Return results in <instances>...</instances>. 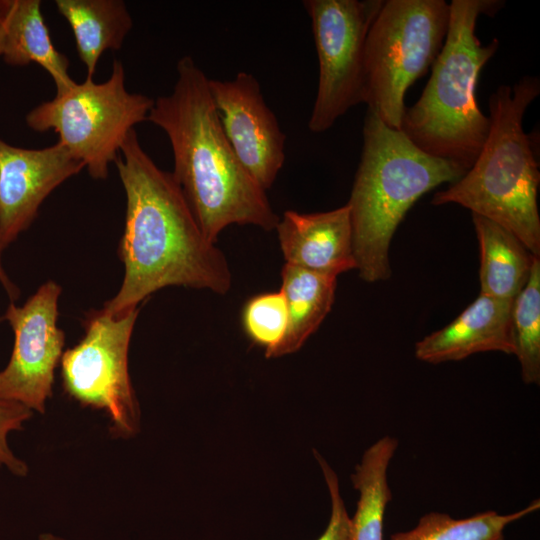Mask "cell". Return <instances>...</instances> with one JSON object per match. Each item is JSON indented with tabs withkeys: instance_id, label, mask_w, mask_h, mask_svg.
I'll return each instance as SVG.
<instances>
[{
	"instance_id": "cell-1",
	"label": "cell",
	"mask_w": 540,
	"mask_h": 540,
	"mask_svg": "<svg viewBox=\"0 0 540 540\" xmlns=\"http://www.w3.org/2000/svg\"><path fill=\"white\" fill-rule=\"evenodd\" d=\"M114 163L126 194L118 249L124 278L103 310L122 315L167 286L226 294L232 275L223 252L206 238L172 173L153 162L135 129L127 134Z\"/></svg>"
},
{
	"instance_id": "cell-2",
	"label": "cell",
	"mask_w": 540,
	"mask_h": 540,
	"mask_svg": "<svg viewBox=\"0 0 540 540\" xmlns=\"http://www.w3.org/2000/svg\"><path fill=\"white\" fill-rule=\"evenodd\" d=\"M169 95L154 100L147 120L168 136L172 173L204 235L216 243L229 225L276 228L279 217L266 191L250 176L229 144L209 87V78L191 56L177 63Z\"/></svg>"
},
{
	"instance_id": "cell-3",
	"label": "cell",
	"mask_w": 540,
	"mask_h": 540,
	"mask_svg": "<svg viewBox=\"0 0 540 540\" xmlns=\"http://www.w3.org/2000/svg\"><path fill=\"white\" fill-rule=\"evenodd\" d=\"M465 172L424 152L367 108L361 158L347 203L356 269L364 281L390 277V243L407 212L425 193L456 182Z\"/></svg>"
},
{
	"instance_id": "cell-4",
	"label": "cell",
	"mask_w": 540,
	"mask_h": 540,
	"mask_svg": "<svg viewBox=\"0 0 540 540\" xmlns=\"http://www.w3.org/2000/svg\"><path fill=\"white\" fill-rule=\"evenodd\" d=\"M539 93L536 76L500 85L488 101L490 128L477 158L460 179L431 200L435 206L460 205L499 224L535 257L540 256V172L523 117Z\"/></svg>"
},
{
	"instance_id": "cell-5",
	"label": "cell",
	"mask_w": 540,
	"mask_h": 540,
	"mask_svg": "<svg viewBox=\"0 0 540 540\" xmlns=\"http://www.w3.org/2000/svg\"><path fill=\"white\" fill-rule=\"evenodd\" d=\"M448 31L419 99L406 107L400 130L424 152L466 171L477 158L490 128L479 108L476 86L482 68L499 48L476 36L482 15L494 16L500 0H452Z\"/></svg>"
},
{
	"instance_id": "cell-6",
	"label": "cell",
	"mask_w": 540,
	"mask_h": 540,
	"mask_svg": "<svg viewBox=\"0 0 540 540\" xmlns=\"http://www.w3.org/2000/svg\"><path fill=\"white\" fill-rule=\"evenodd\" d=\"M444 0H384L365 43L364 104L400 129L409 87L432 67L448 31Z\"/></svg>"
},
{
	"instance_id": "cell-7",
	"label": "cell",
	"mask_w": 540,
	"mask_h": 540,
	"mask_svg": "<svg viewBox=\"0 0 540 540\" xmlns=\"http://www.w3.org/2000/svg\"><path fill=\"white\" fill-rule=\"evenodd\" d=\"M153 105L152 98L126 89L123 64L115 59L108 80L96 83L86 78L75 83L31 109L25 120L36 132L53 130L57 142L83 163L92 178L104 180L127 134L147 120Z\"/></svg>"
},
{
	"instance_id": "cell-8",
	"label": "cell",
	"mask_w": 540,
	"mask_h": 540,
	"mask_svg": "<svg viewBox=\"0 0 540 540\" xmlns=\"http://www.w3.org/2000/svg\"><path fill=\"white\" fill-rule=\"evenodd\" d=\"M138 308L119 316L89 312L85 334L63 352L65 393L84 407L103 411L116 437L131 438L140 429V409L128 372V350Z\"/></svg>"
},
{
	"instance_id": "cell-9",
	"label": "cell",
	"mask_w": 540,
	"mask_h": 540,
	"mask_svg": "<svg viewBox=\"0 0 540 540\" xmlns=\"http://www.w3.org/2000/svg\"><path fill=\"white\" fill-rule=\"evenodd\" d=\"M384 0H305L319 65L318 87L308 128L330 129L364 103L365 43Z\"/></svg>"
},
{
	"instance_id": "cell-10",
	"label": "cell",
	"mask_w": 540,
	"mask_h": 540,
	"mask_svg": "<svg viewBox=\"0 0 540 540\" xmlns=\"http://www.w3.org/2000/svg\"><path fill=\"white\" fill-rule=\"evenodd\" d=\"M60 295V285L50 280L22 306L9 304L3 318L14 332V345L0 371V400L45 412L65 343V334L57 326Z\"/></svg>"
},
{
	"instance_id": "cell-11",
	"label": "cell",
	"mask_w": 540,
	"mask_h": 540,
	"mask_svg": "<svg viewBox=\"0 0 540 540\" xmlns=\"http://www.w3.org/2000/svg\"><path fill=\"white\" fill-rule=\"evenodd\" d=\"M209 87L235 155L264 191L270 189L285 161L286 136L266 104L258 80L239 72L228 81L209 79Z\"/></svg>"
},
{
	"instance_id": "cell-12",
	"label": "cell",
	"mask_w": 540,
	"mask_h": 540,
	"mask_svg": "<svg viewBox=\"0 0 540 540\" xmlns=\"http://www.w3.org/2000/svg\"><path fill=\"white\" fill-rule=\"evenodd\" d=\"M85 166L56 142L41 149L0 138V244L4 250L37 216L47 196Z\"/></svg>"
},
{
	"instance_id": "cell-13",
	"label": "cell",
	"mask_w": 540,
	"mask_h": 540,
	"mask_svg": "<svg viewBox=\"0 0 540 540\" xmlns=\"http://www.w3.org/2000/svg\"><path fill=\"white\" fill-rule=\"evenodd\" d=\"M275 229L285 264L335 277L356 269L347 204L325 212L287 210Z\"/></svg>"
},
{
	"instance_id": "cell-14",
	"label": "cell",
	"mask_w": 540,
	"mask_h": 540,
	"mask_svg": "<svg viewBox=\"0 0 540 540\" xmlns=\"http://www.w3.org/2000/svg\"><path fill=\"white\" fill-rule=\"evenodd\" d=\"M512 304L513 300L480 294L451 323L418 341L415 357L438 364L480 352L514 354Z\"/></svg>"
},
{
	"instance_id": "cell-15",
	"label": "cell",
	"mask_w": 540,
	"mask_h": 540,
	"mask_svg": "<svg viewBox=\"0 0 540 540\" xmlns=\"http://www.w3.org/2000/svg\"><path fill=\"white\" fill-rule=\"evenodd\" d=\"M1 57L12 66L39 64L54 81L56 94L76 82L69 75V60L54 46L39 0H9L5 12Z\"/></svg>"
},
{
	"instance_id": "cell-16",
	"label": "cell",
	"mask_w": 540,
	"mask_h": 540,
	"mask_svg": "<svg viewBox=\"0 0 540 540\" xmlns=\"http://www.w3.org/2000/svg\"><path fill=\"white\" fill-rule=\"evenodd\" d=\"M480 249V294L513 300L528 281L535 257L510 231L472 214Z\"/></svg>"
},
{
	"instance_id": "cell-17",
	"label": "cell",
	"mask_w": 540,
	"mask_h": 540,
	"mask_svg": "<svg viewBox=\"0 0 540 540\" xmlns=\"http://www.w3.org/2000/svg\"><path fill=\"white\" fill-rule=\"evenodd\" d=\"M58 12L73 32L78 56L93 78L107 49L118 50L132 29L133 20L121 0H56Z\"/></svg>"
},
{
	"instance_id": "cell-18",
	"label": "cell",
	"mask_w": 540,
	"mask_h": 540,
	"mask_svg": "<svg viewBox=\"0 0 540 540\" xmlns=\"http://www.w3.org/2000/svg\"><path fill=\"white\" fill-rule=\"evenodd\" d=\"M281 292L287 306V329L269 358L298 351L319 328L332 308L337 277L285 264Z\"/></svg>"
},
{
	"instance_id": "cell-19",
	"label": "cell",
	"mask_w": 540,
	"mask_h": 540,
	"mask_svg": "<svg viewBox=\"0 0 540 540\" xmlns=\"http://www.w3.org/2000/svg\"><path fill=\"white\" fill-rule=\"evenodd\" d=\"M398 440L386 435L369 446L351 475L358 492L356 510L349 523L348 540H384V518L392 493L388 467Z\"/></svg>"
},
{
	"instance_id": "cell-20",
	"label": "cell",
	"mask_w": 540,
	"mask_h": 540,
	"mask_svg": "<svg viewBox=\"0 0 540 540\" xmlns=\"http://www.w3.org/2000/svg\"><path fill=\"white\" fill-rule=\"evenodd\" d=\"M539 508L537 499L508 514L488 510L456 519L444 512L431 511L423 515L413 528L391 534L389 540H504L507 526Z\"/></svg>"
},
{
	"instance_id": "cell-21",
	"label": "cell",
	"mask_w": 540,
	"mask_h": 540,
	"mask_svg": "<svg viewBox=\"0 0 540 540\" xmlns=\"http://www.w3.org/2000/svg\"><path fill=\"white\" fill-rule=\"evenodd\" d=\"M514 355L525 384L540 383V261L535 258L528 281L513 299Z\"/></svg>"
},
{
	"instance_id": "cell-22",
	"label": "cell",
	"mask_w": 540,
	"mask_h": 540,
	"mask_svg": "<svg viewBox=\"0 0 540 540\" xmlns=\"http://www.w3.org/2000/svg\"><path fill=\"white\" fill-rule=\"evenodd\" d=\"M287 322V306L281 291L256 295L243 308L244 331L254 344L264 347L267 358L283 340Z\"/></svg>"
},
{
	"instance_id": "cell-23",
	"label": "cell",
	"mask_w": 540,
	"mask_h": 540,
	"mask_svg": "<svg viewBox=\"0 0 540 540\" xmlns=\"http://www.w3.org/2000/svg\"><path fill=\"white\" fill-rule=\"evenodd\" d=\"M31 415L32 410L20 403L0 400V466L17 476H25L28 467L11 451L7 437L11 431L21 430Z\"/></svg>"
},
{
	"instance_id": "cell-24",
	"label": "cell",
	"mask_w": 540,
	"mask_h": 540,
	"mask_svg": "<svg viewBox=\"0 0 540 540\" xmlns=\"http://www.w3.org/2000/svg\"><path fill=\"white\" fill-rule=\"evenodd\" d=\"M313 454L321 468L331 502L328 525L317 540H348L350 517L340 493L338 476L317 450L314 449Z\"/></svg>"
},
{
	"instance_id": "cell-25",
	"label": "cell",
	"mask_w": 540,
	"mask_h": 540,
	"mask_svg": "<svg viewBox=\"0 0 540 540\" xmlns=\"http://www.w3.org/2000/svg\"><path fill=\"white\" fill-rule=\"evenodd\" d=\"M3 252V249L0 244V284L10 297L11 301H15L19 295V289L17 286L10 280L9 276L7 275L1 260V254Z\"/></svg>"
},
{
	"instance_id": "cell-26",
	"label": "cell",
	"mask_w": 540,
	"mask_h": 540,
	"mask_svg": "<svg viewBox=\"0 0 540 540\" xmlns=\"http://www.w3.org/2000/svg\"><path fill=\"white\" fill-rule=\"evenodd\" d=\"M5 13L3 15V17L0 19V56H1V52H2V45H3V38H4V34H5Z\"/></svg>"
},
{
	"instance_id": "cell-27",
	"label": "cell",
	"mask_w": 540,
	"mask_h": 540,
	"mask_svg": "<svg viewBox=\"0 0 540 540\" xmlns=\"http://www.w3.org/2000/svg\"><path fill=\"white\" fill-rule=\"evenodd\" d=\"M7 6H8V0H0V19L3 17Z\"/></svg>"
},
{
	"instance_id": "cell-28",
	"label": "cell",
	"mask_w": 540,
	"mask_h": 540,
	"mask_svg": "<svg viewBox=\"0 0 540 540\" xmlns=\"http://www.w3.org/2000/svg\"><path fill=\"white\" fill-rule=\"evenodd\" d=\"M40 540H63L61 538H58L54 535H50V534H43L40 536Z\"/></svg>"
},
{
	"instance_id": "cell-29",
	"label": "cell",
	"mask_w": 540,
	"mask_h": 540,
	"mask_svg": "<svg viewBox=\"0 0 540 540\" xmlns=\"http://www.w3.org/2000/svg\"><path fill=\"white\" fill-rule=\"evenodd\" d=\"M2 320H4V318H3V316H0V322H1Z\"/></svg>"
}]
</instances>
